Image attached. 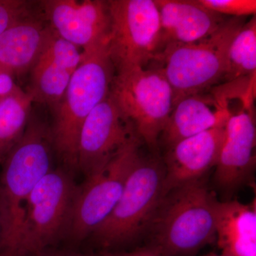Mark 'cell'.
I'll return each mask as SVG.
<instances>
[{
  "label": "cell",
  "mask_w": 256,
  "mask_h": 256,
  "mask_svg": "<svg viewBox=\"0 0 256 256\" xmlns=\"http://www.w3.org/2000/svg\"><path fill=\"white\" fill-rule=\"evenodd\" d=\"M50 126L32 110L23 137L4 160L0 176V256H16L28 196L52 170Z\"/></svg>",
  "instance_id": "1"
},
{
  "label": "cell",
  "mask_w": 256,
  "mask_h": 256,
  "mask_svg": "<svg viewBox=\"0 0 256 256\" xmlns=\"http://www.w3.org/2000/svg\"><path fill=\"white\" fill-rule=\"evenodd\" d=\"M218 201L202 180L173 188L162 198L148 232L162 256H194L216 242Z\"/></svg>",
  "instance_id": "2"
},
{
  "label": "cell",
  "mask_w": 256,
  "mask_h": 256,
  "mask_svg": "<svg viewBox=\"0 0 256 256\" xmlns=\"http://www.w3.org/2000/svg\"><path fill=\"white\" fill-rule=\"evenodd\" d=\"M108 38L82 50V63L60 102L52 108L53 148L68 168H77L79 134L84 121L110 94L116 69L108 50Z\"/></svg>",
  "instance_id": "3"
},
{
  "label": "cell",
  "mask_w": 256,
  "mask_h": 256,
  "mask_svg": "<svg viewBox=\"0 0 256 256\" xmlns=\"http://www.w3.org/2000/svg\"><path fill=\"white\" fill-rule=\"evenodd\" d=\"M230 18L213 34L190 44L165 45L150 65L159 68L169 82L174 106L186 96L210 90L223 82L230 42L246 22Z\"/></svg>",
  "instance_id": "4"
},
{
  "label": "cell",
  "mask_w": 256,
  "mask_h": 256,
  "mask_svg": "<svg viewBox=\"0 0 256 256\" xmlns=\"http://www.w3.org/2000/svg\"><path fill=\"white\" fill-rule=\"evenodd\" d=\"M164 174L163 160L140 153L114 210L92 234L100 246H120L148 232L164 196Z\"/></svg>",
  "instance_id": "5"
},
{
  "label": "cell",
  "mask_w": 256,
  "mask_h": 256,
  "mask_svg": "<svg viewBox=\"0 0 256 256\" xmlns=\"http://www.w3.org/2000/svg\"><path fill=\"white\" fill-rule=\"evenodd\" d=\"M110 95L141 142L156 150L174 108V95L164 74L156 67L116 72Z\"/></svg>",
  "instance_id": "6"
},
{
  "label": "cell",
  "mask_w": 256,
  "mask_h": 256,
  "mask_svg": "<svg viewBox=\"0 0 256 256\" xmlns=\"http://www.w3.org/2000/svg\"><path fill=\"white\" fill-rule=\"evenodd\" d=\"M255 85L256 76L222 85L229 116L214 180L228 194L247 183L256 168Z\"/></svg>",
  "instance_id": "7"
},
{
  "label": "cell",
  "mask_w": 256,
  "mask_h": 256,
  "mask_svg": "<svg viewBox=\"0 0 256 256\" xmlns=\"http://www.w3.org/2000/svg\"><path fill=\"white\" fill-rule=\"evenodd\" d=\"M108 50L116 72L146 67L162 48L154 0H108Z\"/></svg>",
  "instance_id": "8"
},
{
  "label": "cell",
  "mask_w": 256,
  "mask_h": 256,
  "mask_svg": "<svg viewBox=\"0 0 256 256\" xmlns=\"http://www.w3.org/2000/svg\"><path fill=\"white\" fill-rule=\"evenodd\" d=\"M78 190L62 170L42 178L25 205L16 256L38 254L68 228Z\"/></svg>",
  "instance_id": "9"
},
{
  "label": "cell",
  "mask_w": 256,
  "mask_h": 256,
  "mask_svg": "<svg viewBox=\"0 0 256 256\" xmlns=\"http://www.w3.org/2000/svg\"><path fill=\"white\" fill-rule=\"evenodd\" d=\"M142 143L133 138L98 172L78 188L68 229L70 236L82 240L108 216L124 191Z\"/></svg>",
  "instance_id": "10"
},
{
  "label": "cell",
  "mask_w": 256,
  "mask_h": 256,
  "mask_svg": "<svg viewBox=\"0 0 256 256\" xmlns=\"http://www.w3.org/2000/svg\"><path fill=\"white\" fill-rule=\"evenodd\" d=\"M136 137L132 124L124 118L109 94L82 124L77 149V168L86 178L92 176Z\"/></svg>",
  "instance_id": "11"
},
{
  "label": "cell",
  "mask_w": 256,
  "mask_h": 256,
  "mask_svg": "<svg viewBox=\"0 0 256 256\" xmlns=\"http://www.w3.org/2000/svg\"><path fill=\"white\" fill-rule=\"evenodd\" d=\"M42 18L57 36L82 50L108 38L110 16L104 0H43Z\"/></svg>",
  "instance_id": "12"
},
{
  "label": "cell",
  "mask_w": 256,
  "mask_h": 256,
  "mask_svg": "<svg viewBox=\"0 0 256 256\" xmlns=\"http://www.w3.org/2000/svg\"><path fill=\"white\" fill-rule=\"evenodd\" d=\"M82 58L80 48L53 32L28 72L30 82L26 92L31 96L34 104L55 107L65 94Z\"/></svg>",
  "instance_id": "13"
},
{
  "label": "cell",
  "mask_w": 256,
  "mask_h": 256,
  "mask_svg": "<svg viewBox=\"0 0 256 256\" xmlns=\"http://www.w3.org/2000/svg\"><path fill=\"white\" fill-rule=\"evenodd\" d=\"M228 116L223 87L216 86L178 101L160 140L169 149L182 140L213 128L224 127Z\"/></svg>",
  "instance_id": "14"
},
{
  "label": "cell",
  "mask_w": 256,
  "mask_h": 256,
  "mask_svg": "<svg viewBox=\"0 0 256 256\" xmlns=\"http://www.w3.org/2000/svg\"><path fill=\"white\" fill-rule=\"evenodd\" d=\"M226 126L208 130L180 141L166 150L164 196L173 188L201 180L216 165L225 138Z\"/></svg>",
  "instance_id": "15"
},
{
  "label": "cell",
  "mask_w": 256,
  "mask_h": 256,
  "mask_svg": "<svg viewBox=\"0 0 256 256\" xmlns=\"http://www.w3.org/2000/svg\"><path fill=\"white\" fill-rule=\"evenodd\" d=\"M154 2L159 11L162 48L170 44H190L202 41L213 34L227 20L204 8L197 0H154Z\"/></svg>",
  "instance_id": "16"
},
{
  "label": "cell",
  "mask_w": 256,
  "mask_h": 256,
  "mask_svg": "<svg viewBox=\"0 0 256 256\" xmlns=\"http://www.w3.org/2000/svg\"><path fill=\"white\" fill-rule=\"evenodd\" d=\"M52 33L40 8L36 14L6 28L0 34V68L16 78L30 72Z\"/></svg>",
  "instance_id": "17"
},
{
  "label": "cell",
  "mask_w": 256,
  "mask_h": 256,
  "mask_svg": "<svg viewBox=\"0 0 256 256\" xmlns=\"http://www.w3.org/2000/svg\"><path fill=\"white\" fill-rule=\"evenodd\" d=\"M216 242L224 256H256V202H218Z\"/></svg>",
  "instance_id": "18"
},
{
  "label": "cell",
  "mask_w": 256,
  "mask_h": 256,
  "mask_svg": "<svg viewBox=\"0 0 256 256\" xmlns=\"http://www.w3.org/2000/svg\"><path fill=\"white\" fill-rule=\"evenodd\" d=\"M33 104L22 88L0 101V166L23 137Z\"/></svg>",
  "instance_id": "19"
},
{
  "label": "cell",
  "mask_w": 256,
  "mask_h": 256,
  "mask_svg": "<svg viewBox=\"0 0 256 256\" xmlns=\"http://www.w3.org/2000/svg\"><path fill=\"white\" fill-rule=\"evenodd\" d=\"M256 16L246 22L228 47L223 82H235L256 76Z\"/></svg>",
  "instance_id": "20"
},
{
  "label": "cell",
  "mask_w": 256,
  "mask_h": 256,
  "mask_svg": "<svg viewBox=\"0 0 256 256\" xmlns=\"http://www.w3.org/2000/svg\"><path fill=\"white\" fill-rule=\"evenodd\" d=\"M38 11V2L0 0V34Z\"/></svg>",
  "instance_id": "21"
},
{
  "label": "cell",
  "mask_w": 256,
  "mask_h": 256,
  "mask_svg": "<svg viewBox=\"0 0 256 256\" xmlns=\"http://www.w3.org/2000/svg\"><path fill=\"white\" fill-rule=\"evenodd\" d=\"M207 10L223 16L246 18L256 12V0H197Z\"/></svg>",
  "instance_id": "22"
},
{
  "label": "cell",
  "mask_w": 256,
  "mask_h": 256,
  "mask_svg": "<svg viewBox=\"0 0 256 256\" xmlns=\"http://www.w3.org/2000/svg\"><path fill=\"white\" fill-rule=\"evenodd\" d=\"M16 79L14 75L0 68V101L21 88Z\"/></svg>",
  "instance_id": "23"
},
{
  "label": "cell",
  "mask_w": 256,
  "mask_h": 256,
  "mask_svg": "<svg viewBox=\"0 0 256 256\" xmlns=\"http://www.w3.org/2000/svg\"><path fill=\"white\" fill-rule=\"evenodd\" d=\"M106 256H162L160 252H156L150 246H146V247L140 248L129 252H114V254H108Z\"/></svg>",
  "instance_id": "24"
},
{
  "label": "cell",
  "mask_w": 256,
  "mask_h": 256,
  "mask_svg": "<svg viewBox=\"0 0 256 256\" xmlns=\"http://www.w3.org/2000/svg\"><path fill=\"white\" fill-rule=\"evenodd\" d=\"M48 256H76L75 255H73V254H53V255H50Z\"/></svg>",
  "instance_id": "25"
},
{
  "label": "cell",
  "mask_w": 256,
  "mask_h": 256,
  "mask_svg": "<svg viewBox=\"0 0 256 256\" xmlns=\"http://www.w3.org/2000/svg\"><path fill=\"white\" fill-rule=\"evenodd\" d=\"M204 256H224L222 254H216V252H210V254H207Z\"/></svg>",
  "instance_id": "26"
},
{
  "label": "cell",
  "mask_w": 256,
  "mask_h": 256,
  "mask_svg": "<svg viewBox=\"0 0 256 256\" xmlns=\"http://www.w3.org/2000/svg\"><path fill=\"white\" fill-rule=\"evenodd\" d=\"M0 238H1V227H0Z\"/></svg>",
  "instance_id": "27"
},
{
  "label": "cell",
  "mask_w": 256,
  "mask_h": 256,
  "mask_svg": "<svg viewBox=\"0 0 256 256\" xmlns=\"http://www.w3.org/2000/svg\"></svg>",
  "instance_id": "28"
}]
</instances>
